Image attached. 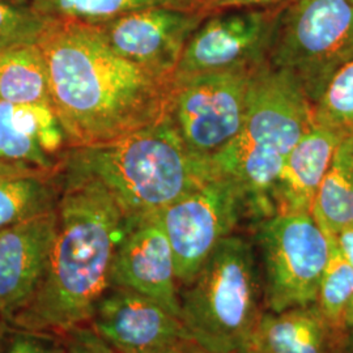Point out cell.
<instances>
[{
	"label": "cell",
	"instance_id": "obj_1",
	"mask_svg": "<svg viewBox=\"0 0 353 353\" xmlns=\"http://www.w3.org/2000/svg\"><path fill=\"white\" fill-rule=\"evenodd\" d=\"M38 46L67 148L123 138L169 114L174 77L121 57L96 26L55 20Z\"/></svg>",
	"mask_w": 353,
	"mask_h": 353
},
{
	"label": "cell",
	"instance_id": "obj_2",
	"mask_svg": "<svg viewBox=\"0 0 353 353\" xmlns=\"http://www.w3.org/2000/svg\"><path fill=\"white\" fill-rule=\"evenodd\" d=\"M57 176L61 196L49 267L32 303L10 325L63 334L87 325L110 288L126 216L99 181L63 172Z\"/></svg>",
	"mask_w": 353,
	"mask_h": 353
},
{
	"label": "cell",
	"instance_id": "obj_3",
	"mask_svg": "<svg viewBox=\"0 0 353 353\" xmlns=\"http://www.w3.org/2000/svg\"><path fill=\"white\" fill-rule=\"evenodd\" d=\"M57 172L99 181L126 219L160 212L219 176L189 151L169 115L109 143L65 148Z\"/></svg>",
	"mask_w": 353,
	"mask_h": 353
},
{
	"label": "cell",
	"instance_id": "obj_4",
	"mask_svg": "<svg viewBox=\"0 0 353 353\" xmlns=\"http://www.w3.org/2000/svg\"><path fill=\"white\" fill-rule=\"evenodd\" d=\"M313 126V106L294 81L268 64L255 71L241 131L212 164L240 186L246 210L259 220L275 214L272 194L280 170Z\"/></svg>",
	"mask_w": 353,
	"mask_h": 353
},
{
	"label": "cell",
	"instance_id": "obj_5",
	"mask_svg": "<svg viewBox=\"0 0 353 353\" xmlns=\"http://www.w3.org/2000/svg\"><path fill=\"white\" fill-rule=\"evenodd\" d=\"M258 252L230 234L220 241L194 280L179 292V319L207 353H233L252 339L265 292Z\"/></svg>",
	"mask_w": 353,
	"mask_h": 353
},
{
	"label": "cell",
	"instance_id": "obj_6",
	"mask_svg": "<svg viewBox=\"0 0 353 353\" xmlns=\"http://www.w3.org/2000/svg\"><path fill=\"white\" fill-rule=\"evenodd\" d=\"M353 59V1L290 0L279 13L267 64L290 77L313 105Z\"/></svg>",
	"mask_w": 353,
	"mask_h": 353
},
{
	"label": "cell",
	"instance_id": "obj_7",
	"mask_svg": "<svg viewBox=\"0 0 353 353\" xmlns=\"http://www.w3.org/2000/svg\"><path fill=\"white\" fill-rule=\"evenodd\" d=\"M265 310L280 313L316 303L330 258V239L312 214H276L259 220Z\"/></svg>",
	"mask_w": 353,
	"mask_h": 353
},
{
	"label": "cell",
	"instance_id": "obj_8",
	"mask_svg": "<svg viewBox=\"0 0 353 353\" xmlns=\"http://www.w3.org/2000/svg\"><path fill=\"white\" fill-rule=\"evenodd\" d=\"M255 71L233 70L174 79L168 115L192 154L212 161L239 135Z\"/></svg>",
	"mask_w": 353,
	"mask_h": 353
},
{
	"label": "cell",
	"instance_id": "obj_9",
	"mask_svg": "<svg viewBox=\"0 0 353 353\" xmlns=\"http://www.w3.org/2000/svg\"><path fill=\"white\" fill-rule=\"evenodd\" d=\"M246 210L240 186L216 176L159 214L170 242L178 284H190L217 243L230 236Z\"/></svg>",
	"mask_w": 353,
	"mask_h": 353
},
{
	"label": "cell",
	"instance_id": "obj_10",
	"mask_svg": "<svg viewBox=\"0 0 353 353\" xmlns=\"http://www.w3.org/2000/svg\"><path fill=\"white\" fill-rule=\"evenodd\" d=\"M284 6L210 13L188 41L174 79L261 68L267 64L276 20Z\"/></svg>",
	"mask_w": 353,
	"mask_h": 353
},
{
	"label": "cell",
	"instance_id": "obj_11",
	"mask_svg": "<svg viewBox=\"0 0 353 353\" xmlns=\"http://www.w3.org/2000/svg\"><path fill=\"white\" fill-rule=\"evenodd\" d=\"M88 325L115 353H172L192 341L179 316L123 287L103 293Z\"/></svg>",
	"mask_w": 353,
	"mask_h": 353
},
{
	"label": "cell",
	"instance_id": "obj_12",
	"mask_svg": "<svg viewBox=\"0 0 353 353\" xmlns=\"http://www.w3.org/2000/svg\"><path fill=\"white\" fill-rule=\"evenodd\" d=\"M210 13L159 6L93 26L121 57L174 77L188 41Z\"/></svg>",
	"mask_w": 353,
	"mask_h": 353
},
{
	"label": "cell",
	"instance_id": "obj_13",
	"mask_svg": "<svg viewBox=\"0 0 353 353\" xmlns=\"http://www.w3.org/2000/svg\"><path fill=\"white\" fill-rule=\"evenodd\" d=\"M110 287L135 290L179 316L174 255L159 212L126 219L114 254Z\"/></svg>",
	"mask_w": 353,
	"mask_h": 353
},
{
	"label": "cell",
	"instance_id": "obj_14",
	"mask_svg": "<svg viewBox=\"0 0 353 353\" xmlns=\"http://www.w3.org/2000/svg\"><path fill=\"white\" fill-rule=\"evenodd\" d=\"M57 208L0 230V319L10 325L37 294L50 262Z\"/></svg>",
	"mask_w": 353,
	"mask_h": 353
},
{
	"label": "cell",
	"instance_id": "obj_15",
	"mask_svg": "<svg viewBox=\"0 0 353 353\" xmlns=\"http://www.w3.org/2000/svg\"><path fill=\"white\" fill-rule=\"evenodd\" d=\"M67 148L61 122L50 103L0 101V160L57 173Z\"/></svg>",
	"mask_w": 353,
	"mask_h": 353
},
{
	"label": "cell",
	"instance_id": "obj_16",
	"mask_svg": "<svg viewBox=\"0 0 353 353\" xmlns=\"http://www.w3.org/2000/svg\"><path fill=\"white\" fill-rule=\"evenodd\" d=\"M338 134L314 123L290 151L279 174L272 202L276 214H312V205L335 152Z\"/></svg>",
	"mask_w": 353,
	"mask_h": 353
},
{
	"label": "cell",
	"instance_id": "obj_17",
	"mask_svg": "<svg viewBox=\"0 0 353 353\" xmlns=\"http://www.w3.org/2000/svg\"><path fill=\"white\" fill-rule=\"evenodd\" d=\"M343 332L316 303L280 313L265 310L246 347L268 353H339Z\"/></svg>",
	"mask_w": 353,
	"mask_h": 353
},
{
	"label": "cell",
	"instance_id": "obj_18",
	"mask_svg": "<svg viewBox=\"0 0 353 353\" xmlns=\"http://www.w3.org/2000/svg\"><path fill=\"white\" fill-rule=\"evenodd\" d=\"M312 216L327 237L353 225V137L343 140L316 191Z\"/></svg>",
	"mask_w": 353,
	"mask_h": 353
},
{
	"label": "cell",
	"instance_id": "obj_19",
	"mask_svg": "<svg viewBox=\"0 0 353 353\" xmlns=\"http://www.w3.org/2000/svg\"><path fill=\"white\" fill-rule=\"evenodd\" d=\"M0 101L51 105L49 70L38 43L0 51Z\"/></svg>",
	"mask_w": 353,
	"mask_h": 353
},
{
	"label": "cell",
	"instance_id": "obj_20",
	"mask_svg": "<svg viewBox=\"0 0 353 353\" xmlns=\"http://www.w3.org/2000/svg\"><path fill=\"white\" fill-rule=\"evenodd\" d=\"M61 185L57 173H26L0 178V230L57 208Z\"/></svg>",
	"mask_w": 353,
	"mask_h": 353
},
{
	"label": "cell",
	"instance_id": "obj_21",
	"mask_svg": "<svg viewBox=\"0 0 353 353\" xmlns=\"http://www.w3.org/2000/svg\"><path fill=\"white\" fill-rule=\"evenodd\" d=\"M36 12L59 21L100 26L148 7L203 11L195 0H24Z\"/></svg>",
	"mask_w": 353,
	"mask_h": 353
},
{
	"label": "cell",
	"instance_id": "obj_22",
	"mask_svg": "<svg viewBox=\"0 0 353 353\" xmlns=\"http://www.w3.org/2000/svg\"><path fill=\"white\" fill-rule=\"evenodd\" d=\"M312 106L316 125L338 134L343 139L353 137V59L328 80Z\"/></svg>",
	"mask_w": 353,
	"mask_h": 353
},
{
	"label": "cell",
	"instance_id": "obj_23",
	"mask_svg": "<svg viewBox=\"0 0 353 353\" xmlns=\"http://www.w3.org/2000/svg\"><path fill=\"white\" fill-rule=\"evenodd\" d=\"M330 258L321 280L316 306L332 326L344 330V313L353 297V267L341 255L332 239H330Z\"/></svg>",
	"mask_w": 353,
	"mask_h": 353
},
{
	"label": "cell",
	"instance_id": "obj_24",
	"mask_svg": "<svg viewBox=\"0 0 353 353\" xmlns=\"http://www.w3.org/2000/svg\"><path fill=\"white\" fill-rule=\"evenodd\" d=\"M54 21L24 1L0 0V51L37 45Z\"/></svg>",
	"mask_w": 353,
	"mask_h": 353
},
{
	"label": "cell",
	"instance_id": "obj_25",
	"mask_svg": "<svg viewBox=\"0 0 353 353\" xmlns=\"http://www.w3.org/2000/svg\"><path fill=\"white\" fill-rule=\"evenodd\" d=\"M0 353H61V335L7 325Z\"/></svg>",
	"mask_w": 353,
	"mask_h": 353
},
{
	"label": "cell",
	"instance_id": "obj_26",
	"mask_svg": "<svg viewBox=\"0 0 353 353\" xmlns=\"http://www.w3.org/2000/svg\"><path fill=\"white\" fill-rule=\"evenodd\" d=\"M61 335V353H115L93 328L80 325Z\"/></svg>",
	"mask_w": 353,
	"mask_h": 353
},
{
	"label": "cell",
	"instance_id": "obj_27",
	"mask_svg": "<svg viewBox=\"0 0 353 353\" xmlns=\"http://www.w3.org/2000/svg\"><path fill=\"white\" fill-rule=\"evenodd\" d=\"M203 11L214 12L230 8H258V7H279L290 0H195Z\"/></svg>",
	"mask_w": 353,
	"mask_h": 353
},
{
	"label": "cell",
	"instance_id": "obj_28",
	"mask_svg": "<svg viewBox=\"0 0 353 353\" xmlns=\"http://www.w3.org/2000/svg\"><path fill=\"white\" fill-rule=\"evenodd\" d=\"M335 242L341 255L353 267V225L343 229L335 237H330Z\"/></svg>",
	"mask_w": 353,
	"mask_h": 353
},
{
	"label": "cell",
	"instance_id": "obj_29",
	"mask_svg": "<svg viewBox=\"0 0 353 353\" xmlns=\"http://www.w3.org/2000/svg\"><path fill=\"white\" fill-rule=\"evenodd\" d=\"M43 172L34 166L26 164H17V163H10V161H1L0 160V178L1 176H19V174H26V173H39ZM48 173V172H45Z\"/></svg>",
	"mask_w": 353,
	"mask_h": 353
},
{
	"label": "cell",
	"instance_id": "obj_30",
	"mask_svg": "<svg viewBox=\"0 0 353 353\" xmlns=\"http://www.w3.org/2000/svg\"><path fill=\"white\" fill-rule=\"evenodd\" d=\"M339 353H353V327L344 330Z\"/></svg>",
	"mask_w": 353,
	"mask_h": 353
},
{
	"label": "cell",
	"instance_id": "obj_31",
	"mask_svg": "<svg viewBox=\"0 0 353 353\" xmlns=\"http://www.w3.org/2000/svg\"><path fill=\"white\" fill-rule=\"evenodd\" d=\"M172 353H207L205 351H203L202 348L199 345H196L194 341H189L183 345H181L179 348H176V351H173Z\"/></svg>",
	"mask_w": 353,
	"mask_h": 353
},
{
	"label": "cell",
	"instance_id": "obj_32",
	"mask_svg": "<svg viewBox=\"0 0 353 353\" xmlns=\"http://www.w3.org/2000/svg\"><path fill=\"white\" fill-rule=\"evenodd\" d=\"M343 323H344V330L353 327V297L351 299L350 303H348L347 309H345Z\"/></svg>",
	"mask_w": 353,
	"mask_h": 353
},
{
	"label": "cell",
	"instance_id": "obj_33",
	"mask_svg": "<svg viewBox=\"0 0 353 353\" xmlns=\"http://www.w3.org/2000/svg\"><path fill=\"white\" fill-rule=\"evenodd\" d=\"M233 353H268L265 352V351H261V350H255V348H252V347H245V348H242L240 351H236V352Z\"/></svg>",
	"mask_w": 353,
	"mask_h": 353
},
{
	"label": "cell",
	"instance_id": "obj_34",
	"mask_svg": "<svg viewBox=\"0 0 353 353\" xmlns=\"http://www.w3.org/2000/svg\"><path fill=\"white\" fill-rule=\"evenodd\" d=\"M6 327H7V323H6V322H3V321L0 319V343H1V339H3V335H4Z\"/></svg>",
	"mask_w": 353,
	"mask_h": 353
},
{
	"label": "cell",
	"instance_id": "obj_35",
	"mask_svg": "<svg viewBox=\"0 0 353 353\" xmlns=\"http://www.w3.org/2000/svg\"><path fill=\"white\" fill-rule=\"evenodd\" d=\"M19 1H24V0H19ZM26 3V1H24Z\"/></svg>",
	"mask_w": 353,
	"mask_h": 353
},
{
	"label": "cell",
	"instance_id": "obj_36",
	"mask_svg": "<svg viewBox=\"0 0 353 353\" xmlns=\"http://www.w3.org/2000/svg\"><path fill=\"white\" fill-rule=\"evenodd\" d=\"M351 1H353V0H351Z\"/></svg>",
	"mask_w": 353,
	"mask_h": 353
}]
</instances>
